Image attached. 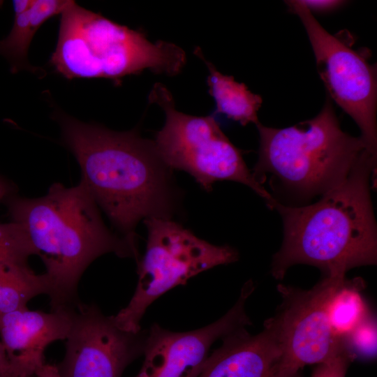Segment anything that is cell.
<instances>
[{"label": "cell", "mask_w": 377, "mask_h": 377, "mask_svg": "<svg viewBox=\"0 0 377 377\" xmlns=\"http://www.w3.org/2000/svg\"><path fill=\"white\" fill-rule=\"evenodd\" d=\"M57 120L81 180L119 235L137 243L135 229L142 219L172 220L179 194L153 141L136 131H114L65 114Z\"/></svg>", "instance_id": "cell-1"}, {"label": "cell", "mask_w": 377, "mask_h": 377, "mask_svg": "<svg viewBox=\"0 0 377 377\" xmlns=\"http://www.w3.org/2000/svg\"><path fill=\"white\" fill-rule=\"evenodd\" d=\"M376 157L364 151L346 179L311 205L276 201L283 219V240L271 272L282 279L297 264L319 268L324 275H346L377 261V228L370 193Z\"/></svg>", "instance_id": "cell-2"}, {"label": "cell", "mask_w": 377, "mask_h": 377, "mask_svg": "<svg viewBox=\"0 0 377 377\" xmlns=\"http://www.w3.org/2000/svg\"><path fill=\"white\" fill-rule=\"evenodd\" d=\"M5 200L12 221L23 227L45 266L51 310L80 302V279L99 256L113 253L139 261L137 243L105 225L82 180L73 187L54 183L41 198L12 195Z\"/></svg>", "instance_id": "cell-3"}, {"label": "cell", "mask_w": 377, "mask_h": 377, "mask_svg": "<svg viewBox=\"0 0 377 377\" xmlns=\"http://www.w3.org/2000/svg\"><path fill=\"white\" fill-rule=\"evenodd\" d=\"M256 127L260 146L253 177L262 184L269 175L273 186L302 201L343 182L367 150L361 137L341 130L329 97L313 119L283 128L260 122Z\"/></svg>", "instance_id": "cell-4"}, {"label": "cell", "mask_w": 377, "mask_h": 377, "mask_svg": "<svg viewBox=\"0 0 377 377\" xmlns=\"http://www.w3.org/2000/svg\"><path fill=\"white\" fill-rule=\"evenodd\" d=\"M182 48L149 40L144 33L119 24L72 2L61 12L50 64L68 79L121 78L145 70L176 75L186 64Z\"/></svg>", "instance_id": "cell-5"}, {"label": "cell", "mask_w": 377, "mask_h": 377, "mask_svg": "<svg viewBox=\"0 0 377 377\" xmlns=\"http://www.w3.org/2000/svg\"><path fill=\"white\" fill-rule=\"evenodd\" d=\"M149 100L165 112V124L153 142L158 154L170 169L186 172L207 191L218 181L243 184L272 209L276 200L255 179L240 150L229 140L213 116H193L177 110L171 93L161 84L153 87Z\"/></svg>", "instance_id": "cell-6"}, {"label": "cell", "mask_w": 377, "mask_h": 377, "mask_svg": "<svg viewBox=\"0 0 377 377\" xmlns=\"http://www.w3.org/2000/svg\"><path fill=\"white\" fill-rule=\"evenodd\" d=\"M144 221L147 246L138 262L135 293L127 306L112 316L118 327L132 332L141 330L146 310L165 293L185 285L202 272L234 263L239 256L232 247L210 244L170 219L150 218Z\"/></svg>", "instance_id": "cell-7"}, {"label": "cell", "mask_w": 377, "mask_h": 377, "mask_svg": "<svg viewBox=\"0 0 377 377\" xmlns=\"http://www.w3.org/2000/svg\"><path fill=\"white\" fill-rule=\"evenodd\" d=\"M285 3L305 28L329 98L355 121L367 151L376 157V66L347 40L328 33L301 1Z\"/></svg>", "instance_id": "cell-8"}, {"label": "cell", "mask_w": 377, "mask_h": 377, "mask_svg": "<svg viewBox=\"0 0 377 377\" xmlns=\"http://www.w3.org/2000/svg\"><path fill=\"white\" fill-rule=\"evenodd\" d=\"M346 279V275H324L307 290L278 285L282 303L274 317L280 330L284 366L290 374L297 375L307 364L326 362L346 348L343 341L334 335L327 311L330 297Z\"/></svg>", "instance_id": "cell-9"}, {"label": "cell", "mask_w": 377, "mask_h": 377, "mask_svg": "<svg viewBox=\"0 0 377 377\" xmlns=\"http://www.w3.org/2000/svg\"><path fill=\"white\" fill-rule=\"evenodd\" d=\"M147 330L121 329L94 303L75 306L63 360L62 377H121L125 368L143 355Z\"/></svg>", "instance_id": "cell-10"}, {"label": "cell", "mask_w": 377, "mask_h": 377, "mask_svg": "<svg viewBox=\"0 0 377 377\" xmlns=\"http://www.w3.org/2000/svg\"><path fill=\"white\" fill-rule=\"evenodd\" d=\"M253 290V282L247 281L235 305L223 317L204 327L175 332L154 323L147 330L144 361L135 377H198L212 345L251 324L245 304Z\"/></svg>", "instance_id": "cell-11"}, {"label": "cell", "mask_w": 377, "mask_h": 377, "mask_svg": "<svg viewBox=\"0 0 377 377\" xmlns=\"http://www.w3.org/2000/svg\"><path fill=\"white\" fill-rule=\"evenodd\" d=\"M222 345L208 356L198 377H298L284 367L283 348L275 317L253 335L245 327L221 339Z\"/></svg>", "instance_id": "cell-12"}, {"label": "cell", "mask_w": 377, "mask_h": 377, "mask_svg": "<svg viewBox=\"0 0 377 377\" xmlns=\"http://www.w3.org/2000/svg\"><path fill=\"white\" fill-rule=\"evenodd\" d=\"M75 306L50 313L26 307L1 314V342L11 362L25 374L35 377L36 369L45 363L47 346L68 337Z\"/></svg>", "instance_id": "cell-13"}, {"label": "cell", "mask_w": 377, "mask_h": 377, "mask_svg": "<svg viewBox=\"0 0 377 377\" xmlns=\"http://www.w3.org/2000/svg\"><path fill=\"white\" fill-rule=\"evenodd\" d=\"M195 54L207 67V84L209 92L215 101V113L223 114L242 126L258 124V111L263 103L261 96L250 91L244 83L237 82L232 76L220 73L205 59L200 48L195 49Z\"/></svg>", "instance_id": "cell-14"}, {"label": "cell", "mask_w": 377, "mask_h": 377, "mask_svg": "<svg viewBox=\"0 0 377 377\" xmlns=\"http://www.w3.org/2000/svg\"><path fill=\"white\" fill-rule=\"evenodd\" d=\"M71 2L66 0H35L28 10L14 15L10 33L0 40V54L10 62L13 73L28 65V50L38 29L50 17L61 14Z\"/></svg>", "instance_id": "cell-15"}, {"label": "cell", "mask_w": 377, "mask_h": 377, "mask_svg": "<svg viewBox=\"0 0 377 377\" xmlns=\"http://www.w3.org/2000/svg\"><path fill=\"white\" fill-rule=\"evenodd\" d=\"M50 290L45 273L36 274L28 265L0 263V315L26 308L33 297Z\"/></svg>", "instance_id": "cell-16"}, {"label": "cell", "mask_w": 377, "mask_h": 377, "mask_svg": "<svg viewBox=\"0 0 377 377\" xmlns=\"http://www.w3.org/2000/svg\"><path fill=\"white\" fill-rule=\"evenodd\" d=\"M364 282L361 278L345 279L330 297L327 316L334 335L342 339L369 316V309L360 293Z\"/></svg>", "instance_id": "cell-17"}, {"label": "cell", "mask_w": 377, "mask_h": 377, "mask_svg": "<svg viewBox=\"0 0 377 377\" xmlns=\"http://www.w3.org/2000/svg\"><path fill=\"white\" fill-rule=\"evenodd\" d=\"M32 255L38 253L21 225L0 223V263L27 265Z\"/></svg>", "instance_id": "cell-18"}, {"label": "cell", "mask_w": 377, "mask_h": 377, "mask_svg": "<svg viewBox=\"0 0 377 377\" xmlns=\"http://www.w3.org/2000/svg\"><path fill=\"white\" fill-rule=\"evenodd\" d=\"M355 357L370 359L376 354V323L370 315L343 339Z\"/></svg>", "instance_id": "cell-19"}, {"label": "cell", "mask_w": 377, "mask_h": 377, "mask_svg": "<svg viewBox=\"0 0 377 377\" xmlns=\"http://www.w3.org/2000/svg\"><path fill=\"white\" fill-rule=\"evenodd\" d=\"M354 358L346 348L330 360L318 364L311 377H346L347 369Z\"/></svg>", "instance_id": "cell-20"}, {"label": "cell", "mask_w": 377, "mask_h": 377, "mask_svg": "<svg viewBox=\"0 0 377 377\" xmlns=\"http://www.w3.org/2000/svg\"><path fill=\"white\" fill-rule=\"evenodd\" d=\"M312 13L334 11L346 3L345 1L337 0H300Z\"/></svg>", "instance_id": "cell-21"}, {"label": "cell", "mask_w": 377, "mask_h": 377, "mask_svg": "<svg viewBox=\"0 0 377 377\" xmlns=\"http://www.w3.org/2000/svg\"><path fill=\"white\" fill-rule=\"evenodd\" d=\"M0 377H31L24 374L8 357L0 341Z\"/></svg>", "instance_id": "cell-22"}, {"label": "cell", "mask_w": 377, "mask_h": 377, "mask_svg": "<svg viewBox=\"0 0 377 377\" xmlns=\"http://www.w3.org/2000/svg\"><path fill=\"white\" fill-rule=\"evenodd\" d=\"M35 377H62L57 365L43 363L35 372Z\"/></svg>", "instance_id": "cell-23"}, {"label": "cell", "mask_w": 377, "mask_h": 377, "mask_svg": "<svg viewBox=\"0 0 377 377\" xmlns=\"http://www.w3.org/2000/svg\"><path fill=\"white\" fill-rule=\"evenodd\" d=\"M35 0L13 1L14 15L22 14L28 10L34 3Z\"/></svg>", "instance_id": "cell-24"}, {"label": "cell", "mask_w": 377, "mask_h": 377, "mask_svg": "<svg viewBox=\"0 0 377 377\" xmlns=\"http://www.w3.org/2000/svg\"><path fill=\"white\" fill-rule=\"evenodd\" d=\"M13 186L0 176V201L13 195Z\"/></svg>", "instance_id": "cell-25"}]
</instances>
